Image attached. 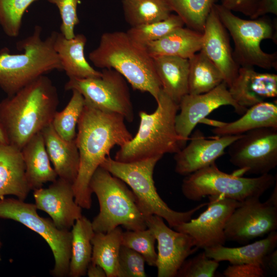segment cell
Here are the masks:
<instances>
[{
	"mask_svg": "<svg viewBox=\"0 0 277 277\" xmlns=\"http://www.w3.org/2000/svg\"><path fill=\"white\" fill-rule=\"evenodd\" d=\"M125 120L120 114L102 111L85 104L75 138L80 166L73 184L75 201L82 208L91 207L89 184L95 171L109 156L112 148L123 146L133 137Z\"/></svg>",
	"mask_w": 277,
	"mask_h": 277,
	"instance_id": "obj_1",
	"label": "cell"
},
{
	"mask_svg": "<svg viewBox=\"0 0 277 277\" xmlns=\"http://www.w3.org/2000/svg\"><path fill=\"white\" fill-rule=\"evenodd\" d=\"M59 104L52 81L43 75L0 102V127L8 144L21 149L51 124Z\"/></svg>",
	"mask_w": 277,
	"mask_h": 277,
	"instance_id": "obj_2",
	"label": "cell"
},
{
	"mask_svg": "<svg viewBox=\"0 0 277 277\" xmlns=\"http://www.w3.org/2000/svg\"><path fill=\"white\" fill-rule=\"evenodd\" d=\"M89 58L96 67L116 70L134 90L148 92L157 101L162 86L153 59L126 32L103 33L98 46L89 53Z\"/></svg>",
	"mask_w": 277,
	"mask_h": 277,
	"instance_id": "obj_3",
	"label": "cell"
},
{
	"mask_svg": "<svg viewBox=\"0 0 277 277\" xmlns=\"http://www.w3.org/2000/svg\"><path fill=\"white\" fill-rule=\"evenodd\" d=\"M156 110L151 113L141 111L140 123L134 137L116 152L114 160L130 163L166 153H175L186 143L177 134L175 117L179 105L162 89L156 101Z\"/></svg>",
	"mask_w": 277,
	"mask_h": 277,
	"instance_id": "obj_4",
	"label": "cell"
},
{
	"mask_svg": "<svg viewBox=\"0 0 277 277\" xmlns=\"http://www.w3.org/2000/svg\"><path fill=\"white\" fill-rule=\"evenodd\" d=\"M42 27L36 25L32 33L16 43L23 52L12 54L5 48L0 51V88L12 95L41 76L62 70L53 48L55 32L42 38Z\"/></svg>",
	"mask_w": 277,
	"mask_h": 277,
	"instance_id": "obj_5",
	"label": "cell"
},
{
	"mask_svg": "<svg viewBox=\"0 0 277 277\" xmlns=\"http://www.w3.org/2000/svg\"><path fill=\"white\" fill-rule=\"evenodd\" d=\"M89 186L100 205L99 213L91 222L95 232L106 233L120 226L127 230L147 228L136 197L124 181L99 166Z\"/></svg>",
	"mask_w": 277,
	"mask_h": 277,
	"instance_id": "obj_6",
	"label": "cell"
},
{
	"mask_svg": "<svg viewBox=\"0 0 277 277\" xmlns=\"http://www.w3.org/2000/svg\"><path fill=\"white\" fill-rule=\"evenodd\" d=\"M162 156L123 163L107 156L100 166L128 185L134 194L138 208L144 216L156 215L164 219L171 228L189 221L193 215L208 204L204 203L185 212L171 209L161 199L153 179L154 169Z\"/></svg>",
	"mask_w": 277,
	"mask_h": 277,
	"instance_id": "obj_7",
	"label": "cell"
},
{
	"mask_svg": "<svg viewBox=\"0 0 277 277\" xmlns=\"http://www.w3.org/2000/svg\"><path fill=\"white\" fill-rule=\"evenodd\" d=\"M276 181V176L269 173L255 177L228 174L214 163L185 176L181 188L184 196L192 201L222 196L241 202L250 197H260Z\"/></svg>",
	"mask_w": 277,
	"mask_h": 277,
	"instance_id": "obj_8",
	"label": "cell"
},
{
	"mask_svg": "<svg viewBox=\"0 0 277 277\" xmlns=\"http://www.w3.org/2000/svg\"><path fill=\"white\" fill-rule=\"evenodd\" d=\"M214 8L233 41V55L240 67L276 69V52L266 53L260 45L262 41L267 39L276 43V27L271 19L264 15L246 19L235 15L221 4H215Z\"/></svg>",
	"mask_w": 277,
	"mask_h": 277,
	"instance_id": "obj_9",
	"label": "cell"
},
{
	"mask_svg": "<svg viewBox=\"0 0 277 277\" xmlns=\"http://www.w3.org/2000/svg\"><path fill=\"white\" fill-rule=\"evenodd\" d=\"M35 204L15 198H0V218L17 222L41 235L50 247L54 259L51 274L68 276L71 256L70 230L58 228L52 220L39 215Z\"/></svg>",
	"mask_w": 277,
	"mask_h": 277,
	"instance_id": "obj_10",
	"label": "cell"
},
{
	"mask_svg": "<svg viewBox=\"0 0 277 277\" xmlns=\"http://www.w3.org/2000/svg\"><path fill=\"white\" fill-rule=\"evenodd\" d=\"M64 88L67 91H77L83 96L85 104L95 109L120 114L130 123L134 120L127 81L113 69H102L98 77L69 78Z\"/></svg>",
	"mask_w": 277,
	"mask_h": 277,
	"instance_id": "obj_11",
	"label": "cell"
},
{
	"mask_svg": "<svg viewBox=\"0 0 277 277\" xmlns=\"http://www.w3.org/2000/svg\"><path fill=\"white\" fill-rule=\"evenodd\" d=\"M230 163L239 168L234 173L263 175L277 165V128L249 131L232 142L228 150Z\"/></svg>",
	"mask_w": 277,
	"mask_h": 277,
	"instance_id": "obj_12",
	"label": "cell"
},
{
	"mask_svg": "<svg viewBox=\"0 0 277 277\" xmlns=\"http://www.w3.org/2000/svg\"><path fill=\"white\" fill-rule=\"evenodd\" d=\"M277 203L260 197L248 198L240 202L229 217L224 229L226 240L247 243L257 238L276 231Z\"/></svg>",
	"mask_w": 277,
	"mask_h": 277,
	"instance_id": "obj_13",
	"label": "cell"
},
{
	"mask_svg": "<svg viewBox=\"0 0 277 277\" xmlns=\"http://www.w3.org/2000/svg\"><path fill=\"white\" fill-rule=\"evenodd\" d=\"M207 208L196 219L173 228L193 240L195 246L205 249L224 245L226 224L240 202L222 196H208Z\"/></svg>",
	"mask_w": 277,
	"mask_h": 277,
	"instance_id": "obj_14",
	"label": "cell"
},
{
	"mask_svg": "<svg viewBox=\"0 0 277 277\" xmlns=\"http://www.w3.org/2000/svg\"><path fill=\"white\" fill-rule=\"evenodd\" d=\"M147 228L157 242L155 267L158 277H174L187 258L199 248L189 235L172 230L156 215L144 216Z\"/></svg>",
	"mask_w": 277,
	"mask_h": 277,
	"instance_id": "obj_15",
	"label": "cell"
},
{
	"mask_svg": "<svg viewBox=\"0 0 277 277\" xmlns=\"http://www.w3.org/2000/svg\"><path fill=\"white\" fill-rule=\"evenodd\" d=\"M179 105L180 112L175 117V129L186 144L196 125L219 107L230 105L239 114H243L247 110L234 100L224 82L206 93L187 94Z\"/></svg>",
	"mask_w": 277,
	"mask_h": 277,
	"instance_id": "obj_16",
	"label": "cell"
},
{
	"mask_svg": "<svg viewBox=\"0 0 277 277\" xmlns=\"http://www.w3.org/2000/svg\"><path fill=\"white\" fill-rule=\"evenodd\" d=\"M37 210L46 212L55 226L62 230L72 228L82 216V207L75 201L73 183L57 177L47 188L33 190Z\"/></svg>",
	"mask_w": 277,
	"mask_h": 277,
	"instance_id": "obj_17",
	"label": "cell"
},
{
	"mask_svg": "<svg viewBox=\"0 0 277 277\" xmlns=\"http://www.w3.org/2000/svg\"><path fill=\"white\" fill-rule=\"evenodd\" d=\"M242 134L206 138L199 129L192 134L190 143L175 153V171L186 176L215 163L225 150Z\"/></svg>",
	"mask_w": 277,
	"mask_h": 277,
	"instance_id": "obj_18",
	"label": "cell"
},
{
	"mask_svg": "<svg viewBox=\"0 0 277 277\" xmlns=\"http://www.w3.org/2000/svg\"><path fill=\"white\" fill-rule=\"evenodd\" d=\"M201 51L219 69L224 82L229 87L237 76L240 67L234 59L228 32L214 6L207 18L202 33Z\"/></svg>",
	"mask_w": 277,
	"mask_h": 277,
	"instance_id": "obj_19",
	"label": "cell"
},
{
	"mask_svg": "<svg viewBox=\"0 0 277 277\" xmlns=\"http://www.w3.org/2000/svg\"><path fill=\"white\" fill-rule=\"evenodd\" d=\"M228 90L239 106L248 109L277 96V75L259 72L253 67H240Z\"/></svg>",
	"mask_w": 277,
	"mask_h": 277,
	"instance_id": "obj_20",
	"label": "cell"
},
{
	"mask_svg": "<svg viewBox=\"0 0 277 277\" xmlns=\"http://www.w3.org/2000/svg\"><path fill=\"white\" fill-rule=\"evenodd\" d=\"M87 38L77 34L73 38H66L61 32H55L53 48L64 70L69 78L98 77L102 71L95 70L87 61L84 52Z\"/></svg>",
	"mask_w": 277,
	"mask_h": 277,
	"instance_id": "obj_21",
	"label": "cell"
},
{
	"mask_svg": "<svg viewBox=\"0 0 277 277\" xmlns=\"http://www.w3.org/2000/svg\"><path fill=\"white\" fill-rule=\"evenodd\" d=\"M30 190L21 149L0 144V198L11 195L25 201Z\"/></svg>",
	"mask_w": 277,
	"mask_h": 277,
	"instance_id": "obj_22",
	"label": "cell"
},
{
	"mask_svg": "<svg viewBox=\"0 0 277 277\" xmlns=\"http://www.w3.org/2000/svg\"><path fill=\"white\" fill-rule=\"evenodd\" d=\"M41 132L47 153L58 177L73 184L80 166L79 152L75 139H63L56 132L51 124Z\"/></svg>",
	"mask_w": 277,
	"mask_h": 277,
	"instance_id": "obj_23",
	"label": "cell"
},
{
	"mask_svg": "<svg viewBox=\"0 0 277 277\" xmlns=\"http://www.w3.org/2000/svg\"><path fill=\"white\" fill-rule=\"evenodd\" d=\"M239 119L230 123L207 119L206 123L215 127V136L240 135L261 128H277L276 103L264 101L247 109Z\"/></svg>",
	"mask_w": 277,
	"mask_h": 277,
	"instance_id": "obj_24",
	"label": "cell"
},
{
	"mask_svg": "<svg viewBox=\"0 0 277 277\" xmlns=\"http://www.w3.org/2000/svg\"><path fill=\"white\" fill-rule=\"evenodd\" d=\"M21 150L30 190L42 188L45 183L52 182L57 179L58 176L51 165L41 132L31 137Z\"/></svg>",
	"mask_w": 277,
	"mask_h": 277,
	"instance_id": "obj_25",
	"label": "cell"
},
{
	"mask_svg": "<svg viewBox=\"0 0 277 277\" xmlns=\"http://www.w3.org/2000/svg\"><path fill=\"white\" fill-rule=\"evenodd\" d=\"M277 246V232L272 231L267 237L251 244L238 247L224 245L204 249L206 255L220 262L228 261L230 264H259L262 265L264 258Z\"/></svg>",
	"mask_w": 277,
	"mask_h": 277,
	"instance_id": "obj_26",
	"label": "cell"
},
{
	"mask_svg": "<svg viewBox=\"0 0 277 277\" xmlns=\"http://www.w3.org/2000/svg\"><path fill=\"white\" fill-rule=\"evenodd\" d=\"M202 33L187 27L178 28L145 48L152 58L173 56L189 59L201 49Z\"/></svg>",
	"mask_w": 277,
	"mask_h": 277,
	"instance_id": "obj_27",
	"label": "cell"
},
{
	"mask_svg": "<svg viewBox=\"0 0 277 277\" xmlns=\"http://www.w3.org/2000/svg\"><path fill=\"white\" fill-rule=\"evenodd\" d=\"M153 59L162 89L179 104L188 93L189 59L173 56H160Z\"/></svg>",
	"mask_w": 277,
	"mask_h": 277,
	"instance_id": "obj_28",
	"label": "cell"
},
{
	"mask_svg": "<svg viewBox=\"0 0 277 277\" xmlns=\"http://www.w3.org/2000/svg\"><path fill=\"white\" fill-rule=\"evenodd\" d=\"M71 256L68 276L81 277L86 274L91 261V240L94 234L92 223L82 216L71 228Z\"/></svg>",
	"mask_w": 277,
	"mask_h": 277,
	"instance_id": "obj_29",
	"label": "cell"
},
{
	"mask_svg": "<svg viewBox=\"0 0 277 277\" xmlns=\"http://www.w3.org/2000/svg\"><path fill=\"white\" fill-rule=\"evenodd\" d=\"M123 231L120 226L107 232H95L91 240V262L100 266L107 277H121L119 253Z\"/></svg>",
	"mask_w": 277,
	"mask_h": 277,
	"instance_id": "obj_30",
	"label": "cell"
},
{
	"mask_svg": "<svg viewBox=\"0 0 277 277\" xmlns=\"http://www.w3.org/2000/svg\"><path fill=\"white\" fill-rule=\"evenodd\" d=\"M189 62V94L207 92L224 82L220 71L202 51L190 57Z\"/></svg>",
	"mask_w": 277,
	"mask_h": 277,
	"instance_id": "obj_31",
	"label": "cell"
},
{
	"mask_svg": "<svg viewBox=\"0 0 277 277\" xmlns=\"http://www.w3.org/2000/svg\"><path fill=\"white\" fill-rule=\"evenodd\" d=\"M122 7L131 27L164 20L172 12L164 0H123Z\"/></svg>",
	"mask_w": 277,
	"mask_h": 277,
	"instance_id": "obj_32",
	"label": "cell"
},
{
	"mask_svg": "<svg viewBox=\"0 0 277 277\" xmlns=\"http://www.w3.org/2000/svg\"><path fill=\"white\" fill-rule=\"evenodd\" d=\"M187 28L203 33L216 0H164Z\"/></svg>",
	"mask_w": 277,
	"mask_h": 277,
	"instance_id": "obj_33",
	"label": "cell"
},
{
	"mask_svg": "<svg viewBox=\"0 0 277 277\" xmlns=\"http://www.w3.org/2000/svg\"><path fill=\"white\" fill-rule=\"evenodd\" d=\"M72 92L68 103L62 111L56 112L51 123L56 132L67 141L75 138L76 128L85 106L82 95L76 90Z\"/></svg>",
	"mask_w": 277,
	"mask_h": 277,
	"instance_id": "obj_34",
	"label": "cell"
},
{
	"mask_svg": "<svg viewBox=\"0 0 277 277\" xmlns=\"http://www.w3.org/2000/svg\"><path fill=\"white\" fill-rule=\"evenodd\" d=\"M184 25L183 21L177 15L171 13L164 20L131 27L126 33L132 41L145 47L148 44L160 39Z\"/></svg>",
	"mask_w": 277,
	"mask_h": 277,
	"instance_id": "obj_35",
	"label": "cell"
},
{
	"mask_svg": "<svg viewBox=\"0 0 277 277\" xmlns=\"http://www.w3.org/2000/svg\"><path fill=\"white\" fill-rule=\"evenodd\" d=\"M36 1L0 0V26L7 36H18L25 11Z\"/></svg>",
	"mask_w": 277,
	"mask_h": 277,
	"instance_id": "obj_36",
	"label": "cell"
},
{
	"mask_svg": "<svg viewBox=\"0 0 277 277\" xmlns=\"http://www.w3.org/2000/svg\"><path fill=\"white\" fill-rule=\"evenodd\" d=\"M156 241L153 232L148 228L123 232L122 245L140 253L150 266H155L157 253L154 244Z\"/></svg>",
	"mask_w": 277,
	"mask_h": 277,
	"instance_id": "obj_37",
	"label": "cell"
},
{
	"mask_svg": "<svg viewBox=\"0 0 277 277\" xmlns=\"http://www.w3.org/2000/svg\"><path fill=\"white\" fill-rule=\"evenodd\" d=\"M219 266V262L208 258L205 252L186 260L179 268L177 277H213Z\"/></svg>",
	"mask_w": 277,
	"mask_h": 277,
	"instance_id": "obj_38",
	"label": "cell"
},
{
	"mask_svg": "<svg viewBox=\"0 0 277 277\" xmlns=\"http://www.w3.org/2000/svg\"><path fill=\"white\" fill-rule=\"evenodd\" d=\"M57 8L61 18V33L68 39L73 38L74 28L80 23L77 6L82 0H46Z\"/></svg>",
	"mask_w": 277,
	"mask_h": 277,
	"instance_id": "obj_39",
	"label": "cell"
},
{
	"mask_svg": "<svg viewBox=\"0 0 277 277\" xmlns=\"http://www.w3.org/2000/svg\"><path fill=\"white\" fill-rule=\"evenodd\" d=\"M119 266L121 277H146L145 260L135 250L122 245L119 253Z\"/></svg>",
	"mask_w": 277,
	"mask_h": 277,
	"instance_id": "obj_40",
	"label": "cell"
},
{
	"mask_svg": "<svg viewBox=\"0 0 277 277\" xmlns=\"http://www.w3.org/2000/svg\"><path fill=\"white\" fill-rule=\"evenodd\" d=\"M226 277H263L266 272L259 264H232L224 271Z\"/></svg>",
	"mask_w": 277,
	"mask_h": 277,
	"instance_id": "obj_41",
	"label": "cell"
},
{
	"mask_svg": "<svg viewBox=\"0 0 277 277\" xmlns=\"http://www.w3.org/2000/svg\"><path fill=\"white\" fill-rule=\"evenodd\" d=\"M221 5L232 12H240L250 18L256 11L260 0H220Z\"/></svg>",
	"mask_w": 277,
	"mask_h": 277,
	"instance_id": "obj_42",
	"label": "cell"
},
{
	"mask_svg": "<svg viewBox=\"0 0 277 277\" xmlns=\"http://www.w3.org/2000/svg\"><path fill=\"white\" fill-rule=\"evenodd\" d=\"M269 13L277 14V0H260L256 11L251 18H256Z\"/></svg>",
	"mask_w": 277,
	"mask_h": 277,
	"instance_id": "obj_43",
	"label": "cell"
},
{
	"mask_svg": "<svg viewBox=\"0 0 277 277\" xmlns=\"http://www.w3.org/2000/svg\"><path fill=\"white\" fill-rule=\"evenodd\" d=\"M262 266L266 272V270H270L274 272H276L277 250L276 249L272 251L264 258Z\"/></svg>",
	"mask_w": 277,
	"mask_h": 277,
	"instance_id": "obj_44",
	"label": "cell"
},
{
	"mask_svg": "<svg viewBox=\"0 0 277 277\" xmlns=\"http://www.w3.org/2000/svg\"><path fill=\"white\" fill-rule=\"evenodd\" d=\"M86 274L89 277H107L104 270L98 265L91 262L87 268Z\"/></svg>",
	"mask_w": 277,
	"mask_h": 277,
	"instance_id": "obj_45",
	"label": "cell"
},
{
	"mask_svg": "<svg viewBox=\"0 0 277 277\" xmlns=\"http://www.w3.org/2000/svg\"><path fill=\"white\" fill-rule=\"evenodd\" d=\"M7 143L4 133L0 127V144Z\"/></svg>",
	"mask_w": 277,
	"mask_h": 277,
	"instance_id": "obj_46",
	"label": "cell"
},
{
	"mask_svg": "<svg viewBox=\"0 0 277 277\" xmlns=\"http://www.w3.org/2000/svg\"><path fill=\"white\" fill-rule=\"evenodd\" d=\"M1 245H2V244H1V241H0V247H1ZM1 261V256H0V261Z\"/></svg>",
	"mask_w": 277,
	"mask_h": 277,
	"instance_id": "obj_47",
	"label": "cell"
}]
</instances>
